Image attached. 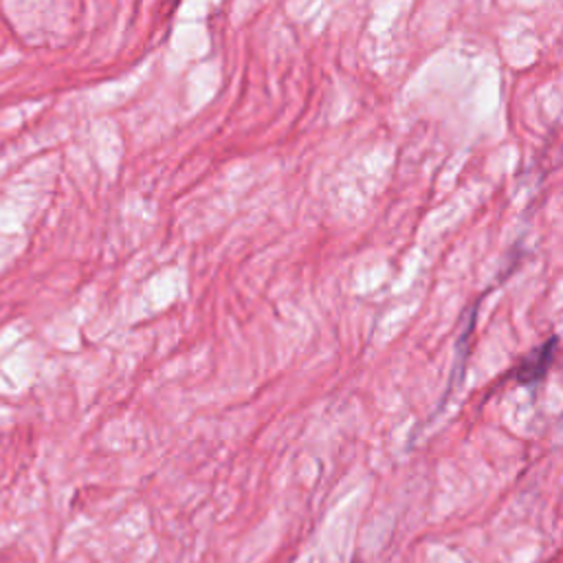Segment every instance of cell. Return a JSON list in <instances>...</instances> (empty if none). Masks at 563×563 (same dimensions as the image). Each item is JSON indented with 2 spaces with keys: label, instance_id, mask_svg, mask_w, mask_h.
<instances>
[{
  "label": "cell",
  "instance_id": "obj_1",
  "mask_svg": "<svg viewBox=\"0 0 563 563\" xmlns=\"http://www.w3.org/2000/svg\"><path fill=\"white\" fill-rule=\"evenodd\" d=\"M554 347H556V339H548L545 343H541L519 367H517V380L519 383H537L539 378L545 376L552 358H554Z\"/></svg>",
  "mask_w": 563,
  "mask_h": 563
}]
</instances>
